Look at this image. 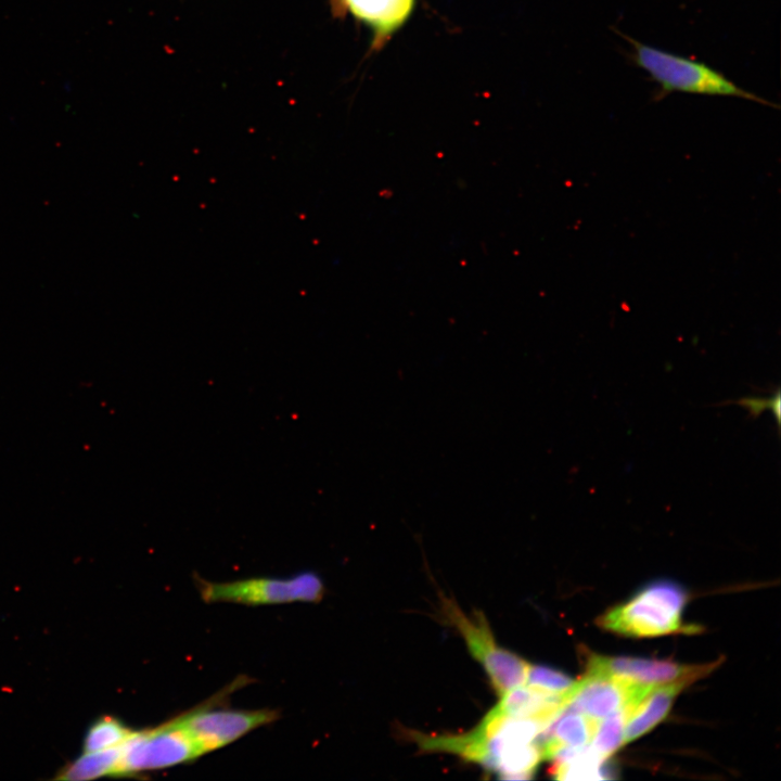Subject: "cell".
<instances>
[{
	"instance_id": "obj_14",
	"label": "cell",
	"mask_w": 781,
	"mask_h": 781,
	"mask_svg": "<svg viewBox=\"0 0 781 781\" xmlns=\"http://www.w3.org/2000/svg\"><path fill=\"white\" fill-rule=\"evenodd\" d=\"M631 706L619 709L597 724L590 748L600 758L605 760L623 745L624 728Z\"/></svg>"
},
{
	"instance_id": "obj_7",
	"label": "cell",
	"mask_w": 781,
	"mask_h": 781,
	"mask_svg": "<svg viewBox=\"0 0 781 781\" xmlns=\"http://www.w3.org/2000/svg\"><path fill=\"white\" fill-rule=\"evenodd\" d=\"M587 673L603 674L641 684L656 686L669 682L690 684L708 675L720 661L688 665L671 661L630 656H605L587 653Z\"/></svg>"
},
{
	"instance_id": "obj_8",
	"label": "cell",
	"mask_w": 781,
	"mask_h": 781,
	"mask_svg": "<svg viewBox=\"0 0 781 781\" xmlns=\"http://www.w3.org/2000/svg\"><path fill=\"white\" fill-rule=\"evenodd\" d=\"M652 687L603 674L586 673L564 693V706L598 722L619 709L635 705Z\"/></svg>"
},
{
	"instance_id": "obj_10",
	"label": "cell",
	"mask_w": 781,
	"mask_h": 781,
	"mask_svg": "<svg viewBox=\"0 0 781 781\" xmlns=\"http://www.w3.org/2000/svg\"><path fill=\"white\" fill-rule=\"evenodd\" d=\"M687 686L669 682L653 686L638 703L630 707L623 735V745L649 732L668 714L676 696Z\"/></svg>"
},
{
	"instance_id": "obj_16",
	"label": "cell",
	"mask_w": 781,
	"mask_h": 781,
	"mask_svg": "<svg viewBox=\"0 0 781 781\" xmlns=\"http://www.w3.org/2000/svg\"><path fill=\"white\" fill-rule=\"evenodd\" d=\"M740 405L745 406L753 415L757 417L766 409L770 408L777 419V423L780 422V392L777 389L776 394L769 398H743L739 401Z\"/></svg>"
},
{
	"instance_id": "obj_13",
	"label": "cell",
	"mask_w": 781,
	"mask_h": 781,
	"mask_svg": "<svg viewBox=\"0 0 781 781\" xmlns=\"http://www.w3.org/2000/svg\"><path fill=\"white\" fill-rule=\"evenodd\" d=\"M133 730L113 716H102L88 728L84 752H99L121 745Z\"/></svg>"
},
{
	"instance_id": "obj_2",
	"label": "cell",
	"mask_w": 781,
	"mask_h": 781,
	"mask_svg": "<svg viewBox=\"0 0 781 781\" xmlns=\"http://www.w3.org/2000/svg\"><path fill=\"white\" fill-rule=\"evenodd\" d=\"M687 602L684 589L670 580H657L598 617L604 630L635 638L688 631L681 622Z\"/></svg>"
},
{
	"instance_id": "obj_5",
	"label": "cell",
	"mask_w": 781,
	"mask_h": 781,
	"mask_svg": "<svg viewBox=\"0 0 781 781\" xmlns=\"http://www.w3.org/2000/svg\"><path fill=\"white\" fill-rule=\"evenodd\" d=\"M204 755L196 742L169 721L132 734L121 744L118 777L185 764Z\"/></svg>"
},
{
	"instance_id": "obj_15",
	"label": "cell",
	"mask_w": 781,
	"mask_h": 781,
	"mask_svg": "<svg viewBox=\"0 0 781 781\" xmlns=\"http://www.w3.org/2000/svg\"><path fill=\"white\" fill-rule=\"evenodd\" d=\"M525 683L536 689L563 694L574 686L575 680L558 669L529 664Z\"/></svg>"
},
{
	"instance_id": "obj_12",
	"label": "cell",
	"mask_w": 781,
	"mask_h": 781,
	"mask_svg": "<svg viewBox=\"0 0 781 781\" xmlns=\"http://www.w3.org/2000/svg\"><path fill=\"white\" fill-rule=\"evenodd\" d=\"M120 755L121 745L99 752H84L81 756L62 767L55 779L85 781L104 776L118 777Z\"/></svg>"
},
{
	"instance_id": "obj_3",
	"label": "cell",
	"mask_w": 781,
	"mask_h": 781,
	"mask_svg": "<svg viewBox=\"0 0 781 781\" xmlns=\"http://www.w3.org/2000/svg\"><path fill=\"white\" fill-rule=\"evenodd\" d=\"M441 613L464 639L469 651L485 668L499 696L525 683L529 664L497 644L486 617L479 611L468 616L453 599H440Z\"/></svg>"
},
{
	"instance_id": "obj_6",
	"label": "cell",
	"mask_w": 781,
	"mask_h": 781,
	"mask_svg": "<svg viewBox=\"0 0 781 781\" xmlns=\"http://www.w3.org/2000/svg\"><path fill=\"white\" fill-rule=\"evenodd\" d=\"M279 717L277 710L199 707L169 720L185 731L204 754L226 746Z\"/></svg>"
},
{
	"instance_id": "obj_9",
	"label": "cell",
	"mask_w": 781,
	"mask_h": 781,
	"mask_svg": "<svg viewBox=\"0 0 781 781\" xmlns=\"http://www.w3.org/2000/svg\"><path fill=\"white\" fill-rule=\"evenodd\" d=\"M415 0H332L337 13H350L370 26L374 46L401 26L413 10Z\"/></svg>"
},
{
	"instance_id": "obj_4",
	"label": "cell",
	"mask_w": 781,
	"mask_h": 781,
	"mask_svg": "<svg viewBox=\"0 0 781 781\" xmlns=\"http://www.w3.org/2000/svg\"><path fill=\"white\" fill-rule=\"evenodd\" d=\"M199 590L208 603L259 605L319 602L324 594V585L317 574L305 572L289 578L258 577L229 582L199 580Z\"/></svg>"
},
{
	"instance_id": "obj_1",
	"label": "cell",
	"mask_w": 781,
	"mask_h": 781,
	"mask_svg": "<svg viewBox=\"0 0 781 781\" xmlns=\"http://www.w3.org/2000/svg\"><path fill=\"white\" fill-rule=\"evenodd\" d=\"M614 31L628 41L631 47L632 61L660 86L661 95L678 91L733 97L773 106L771 102L741 88L705 63L648 46L618 29H614Z\"/></svg>"
},
{
	"instance_id": "obj_11",
	"label": "cell",
	"mask_w": 781,
	"mask_h": 781,
	"mask_svg": "<svg viewBox=\"0 0 781 781\" xmlns=\"http://www.w3.org/2000/svg\"><path fill=\"white\" fill-rule=\"evenodd\" d=\"M496 707L509 716L536 718L550 724L564 707V693L522 684L501 695Z\"/></svg>"
}]
</instances>
